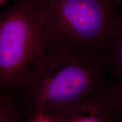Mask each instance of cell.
Here are the masks:
<instances>
[{
	"instance_id": "cell-1",
	"label": "cell",
	"mask_w": 122,
	"mask_h": 122,
	"mask_svg": "<svg viewBox=\"0 0 122 122\" xmlns=\"http://www.w3.org/2000/svg\"><path fill=\"white\" fill-rule=\"evenodd\" d=\"M103 57L45 49L14 92L30 118L39 111L55 113L107 88Z\"/></svg>"
},
{
	"instance_id": "cell-2",
	"label": "cell",
	"mask_w": 122,
	"mask_h": 122,
	"mask_svg": "<svg viewBox=\"0 0 122 122\" xmlns=\"http://www.w3.org/2000/svg\"><path fill=\"white\" fill-rule=\"evenodd\" d=\"M117 5L116 0H45V48L104 57L122 25Z\"/></svg>"
},
{
	"instance_id": "cell-3",
	"label": "cell",
	"mask_w": 122,
	"mask_h": 122,
	"mask_svg": "<svg viewBox=\"0 0 122 122\" xmlns=\"http://www.w3.org/2000/svg\"><path fill=\"white\" fill-rule=\"evenodd\" d=\"M45 0H16L0 14V86L14 92L45 50Z\"/></svg>"
},
{
	"instance_id": "cell-4",
	"label": "cell",
	"mask_w": 122,
	"mask_h": 122,
	"mask_svg": "<svg viewBox=\"0 0 122 122\" xmlns=\"http://www.w3.org/2000/svg\"><path fill=\"white\" fill-rule=\"evenodd\" d=\"M50 115L55 122H115V109L109 86Z\"/></svg>"
},
{
	"instance_id": "cell-5",
	"label": "cell",
	"mask_w": 122,
	"mask_h": 122,
	"mask_svg": "<svg viewBox=\"0 0 122 122\" xmlns=\"http://www.w3.org/2000/svg\"><path fill=\"white\" fill-rule=\"evenodd\" d=\"M29 118L15 93L0 86V122H28Z\"/></svg>"
},
{
	"instance_id": "cell-6",
	"label": "cell",
	"mask_w": 122,
	"mask_h": 122,
	"mask_svg": "<svg viewBox=\"0 0 122 122\" xmlns=\"http://www.w3.org/2000/svg\"><path fill=\"white\" fill-rule=\"evenodd\" d=\"M103 62L110 80L122 79V25L105 55Z\"/></svg>"
},
{
	"instance_id": "cell-7",
	"label": "cell",
	"mask_w": 122,
	"mask_h": 122,
	"mask_svg": "<svg viewBox=\"0 0 122 122\" xmlns=\"http://www.w3.org/2000/svg\"><path fill=\"white\" fill-rule=\"evenodd\" d=\"M109 90L115 109V122H122V79L110 80Z\"/></svg>"
},
{
	"instance_id": "cell-8",
	"label": "cell",
	"mask_w": 122,
	"mask_h": 122,
	"mask_svg": "<svg viewBox=\"0 0 122 122\" xmlns=\"http://www.w3.org/2000/svg\"><path fill=\"white\" fill-rule=\"evenodd\" d=\"M28 122H55L49 113L39 111L33 114L29 118Z\"/></svg>"
},
{
	"instance_id": "cell-9",
	"label": "cell",
	"mask_w": 122,
	"mask_h": 122,
	"mask_svg": "<svg viewBox=\"0 0 122 122\" xmlns=\"http://www.w3.org/2000/svg\"><path fill=\"white\" fill-rule=\"evenodd\" d=\"M7 0H0V6L1 5H2L3 4H4L5 2H6Z\"/></svg>"
},
{
	"instance_id": "cell-10",
	"label": "cell",
	"mask_w": 122,
	"mask_h": 122,
	"mask_svg": "<svg viewBox=\"0 0 122 122\" xmlns=\"http://www.w3.org/2000/svg\"><path fill=\"white\" fill-rule=\"evenodd\" d=\"M117 3L118 5H122V0H117Z\"/></svg>"
},
{
	"instance_id": "cell-11",
	"label": "cell",
	"mask_w": 122,
	"mask_h": 122,
	"mask_svg": "<svg viewBox=\"0 0 122 122\" xmlns=\"http://www.w3.org/2000/svg\"><path fill=\"white\" fill-rule=\"evenodd\" d=\"M116 1H117V0H116Z\"/></svg>"
}]
</instances>
